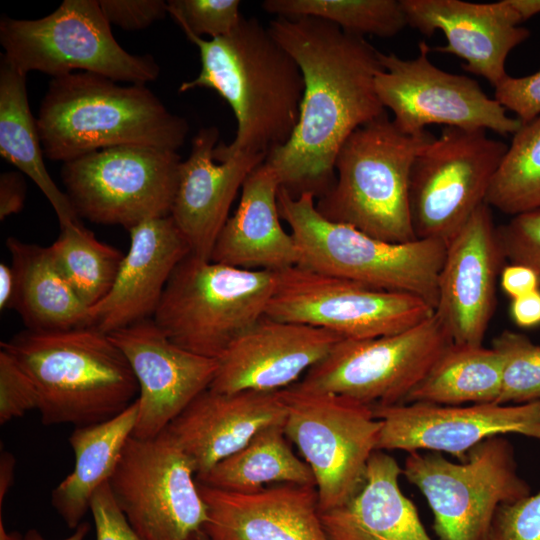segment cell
<instances>
[{
    "mask_svg": "<svg viewBox=\"0 0 540 540\" xmlns=\"http://www.w3.org/2000/svg\"><path fill=\"white\" fill-rule=\"evenodd\" d=\"M189 540H209L203 529L194 533Z\"/></svg>",
    "mask_w": 540,
    "mask_h": 540,
    "instance_id": "52",
    "label": "cell"
},
{
    "mask_svg": "<svg viewBox=\"0 0 540 540\" xmlns=\"http://www.w3.org/2000/svg\"><path fill=\"white\" fill-rule=\"evenodd\" d=\"M15 472V458L8 452H1L0 456V510H2L3 500L13 485Z\"/></svg>",
    "mask_w": 540,
    "mask_h": 540,
    "instance_id": "48",
    "label": "cell"
},
{
    "mask_svg": "<svg viewBox=\"0 0 540 540\" xmlns=\"http://www.w3.org/2000/svg\"><path fill=\"white\" fill-rule=\"evenodd\" d=\"M492 348L502 360V384L497 404L540 401V345L526 335L504 330Z\"/></svg>",
    "mask_w": 540,
    "mask_h": 540,
    "instance_id": "36",
    "label": "cell"
},
{
    "mask_svg": "<svg viewBox=\"0 0 540 540\" xmlns=\"http://www.w3.org/2000/svg\"><path fill=\"white\" fill-rule=\"evenodd\" d=\"M138 414L137 399L117 416L78 426L69 436L75 463L72 472L52 491L51 504L70 529L90 510L96 491L111 479Z\"/></svg>",
    "mask_w": 540,
    "mask_h": 540,
    "instance_id": "28",
    "label": "cell"
},
{
    "mask_svg": "<svg viewBox=\"0 0 540 540\" xmlns=\"http://www.w3.org/2000/svg\"><path fill=\"white\" fill-rule=\"evenodd\" d=\"M1 349L34 383L44 425L101 423L138 398L126 357L108 334L92 326L27 329L1 342Z\"/></svg>",
    "mask_w": 540,
    "mask_h": 540,
    "instance_id": "4",
    "label": "cell"
},
{
    "mask_svg": "<svg viewBox=\"0 0 540 540\" xmlns=\"http://www.w3.org/2000/svg\"><path fill=\"white\" fill-rule=\"evenodd\" d=\"M507 148L485 130L444 127L411 168L410 210L416 238L447 244L485 203Z\"/></svg>",
    "mask_w": 540,
    "mask_h": 540,
    "instance_id": "14",
    "label": "cell"
},
{
    "mask_svg": "<svg viewBox=\"0 0 540 540\" xmlns=\"http://www.w3.org/2000/svg\"><path fill=\"white\" fill-rule=\"evenodd\" d=\"M181 162L177 151L121 145L63 163L61 178L78 217L129 230L170 215Z\"/></svg>",
    "mask_w": 540,
    "mask_h": 540,
    "instance_id": "11",
    "label": "cell"
},
{
    "mask_svg": "<svg viewBox=\"0 0 540 540\" xmlns=\"http://www.w3.org/2000/svg\"><path fill=\"white\" fill-rule=\"evenodd\" d=\"M36 122L44 156L62 163L121 145L177 151L189 131L146 84L89 72L52 78Z\"/></svg>",
    "mask_w": 540,
    "mask_h": 540,
    "instance_id": "3",
    "label": "cell"
},
{
    "mask_svg": "<svg viewBox=\"0 0 540 540\" xmlns=\"http://www.w3.org/2000/svg\"><path fill=\"white\" fill-rule=\"evenodd\" d=\"M433 313L419 297L294 266L278 272L265 316L368 339L404 331Z\"/></svg>",
    "mask_w": 540,
    "mask_h": 540,
    "instance_id": "15",
    "label": "cell"
},
{
    "mask_svg": "<svg viewBox=\"0 0 540 540\" xmlns=\"http://www.w3.org/2000/svg\"><path fill=\"white\" fill-rule=\"evenodd\" d=\"M275 40L298 64L304 80L297 125L265 162L292 196L316 199L335 180V161L345 140L386 113L376 91L383 70L379 51L364 37L313 17L270 21Z\"/></svg>",
    "mask_w": 540,
    "mask_h": 540,
    "instance_id": "1",
    "label": "cell"
},
{
    "mask_svg": "<svg viewBox=\"0 0 540 540\" xmlns=\"http://www.w3.org/2000/svg\"><path fill=\"white\" fill-rule=\"evenodd\" d=\"M108 483L142 540H189L207 521L193 464L166 429L131 436Z\"/></svg>",
    "mask_w": 540,
    "mask_h": 540,
    "instance_id": "13",
    "label": "cell"
},
{
    "mask_svg": "<svg viewBox=\"0 0 540 540\" xmlns=\"http://www.w3.org/2000/svg\"><path fill=\"white\" fill-rule=\"evenodd\" d=\"M201 70L182 82L179 92L215 90L232 108L237 129L229 144L218 143L214 159L267 156L285 145L299 118L304 92L302 72L292 56L256 18H242L227 36L206 40L192 33Z\"/></svg>",
    "mask_w": 540,
    "mask_h": 540,
    "instance_id": "2",
    "label": "cell"
},
{
    "mask_svg": "<svg viewBox=\"0 0 540 540\" xmlns=\"http://www.w3.org/2000/svg\"><path fill=\"white\" fill-rule=\"evenodd\" d=\"M282 394L285 434L314 475L320 512L333 509L361 485L381 422L371 406L342 395L294 386Z\"/></svg>",
    "mask_w": 540,
    "mask_h": 540,
    "instance_id": "12",
    "label": "cell"
},
{
    "mask_svg": "<svg viewBox=\"0 0 540 540\" xmlns=\"http://www.w3.org/2000/svg\"><path fill=\"white\" fill-rule=\"evenodd\" d=\"M16 275L12 266L0 264V308H12L16 294Z\"/></svg>",
    "mask_w": 540,
    "mask_h": 540,
    "instance_id": "47",
    "label": "cell"
},
{
    "mask_svg": "<svg viewBox=\"0 0 540 540\" xmlns=\"http://www.w3.org/2000/svg\"><path fill=\"white\" fill-rule=\"evenodd\" d=\"M280 180L259 164L245 179L238 207L218 235L210 260L248 270L279 272L298 265L295 240L281 224Z\"/></svg>",
    "mask_w": 540,
    "mask_h": 540,
    "instance_id": "26",
    "label": "cell"
},
{
    "mask_svg": "<svg viewBox=\"0 0 540 540\" xmlns=\"http://www.w3.org/2000/svg\"><path fill=\"white\" fill-rule=\"evenodd\" d=\"M495 99L522 124L540 116V69L524 77L507 75L495 87Z\"/></svg>",
    "mask_w": 540,
    "mask_h": 540,
    "instance_id": "41",
    "label": "cell"
},
{
    "mask_svg": "<svg viewBox=\"0 0 540 540\" xmlns=\"http://www.w3.org/2000/svg\"><path fill=\"white\" fill-rule=\"evenodd\" d=\"M485 203L513 217L540 209V116L513 134Z\"/></svg>",
    "mask_w": 540,
    "mask_h": 540,
    "instance_id": "34",
    "label": "cell"
},
{
    "mask_svg": "<svg viewBox=\"0 0 540 540\" xmlns=\"http://www.w3.org/2000/svg\"><path fill=\"white\" fill-rule=\"evenodd\" d=\"M90 511L96 540H142L118 507L108 482L94 494Z\"/></svg>",
    "mask_w": 540,
    "mask_h": 540,
    "instance_id": "43",
    "label": "cell"
},
{
    "mask_svg": "<svg viewBox=\"0 0 540 540\" xmlns=\"http://www.w3.org/2000/svg\"><path fill=\"white\" fill-rule=\"evenodd\" d=\"M500 285L511 299H515L538 290L540 281L536 272L529 266L511 263L503 266L500 272Z\"/></svg>",
    "mask_w": 540,
    "mask_h": 540,
    "instance_id": "44",
    "label": "cell"
},
{
    "mask_svg": "<svg viewBox=\"0 0 540 540\" xmlns=\"http://www.w3.org/2000/svg\"><path fill=\"white\" fill-rule=\"evenodd\" d=\"M428 52L424 41L413 59L379 51L383 70L376 77V91L402 132L418 134L428 125L492 130L500 135L518 131L522 122L508 116L476 80L438 68Z\"/></svg>",
    "mask_w": 540,
    "mask_h": 540,
    "instance_id": "16",
    "label": "cell"
},
{
    "mask_svg": "<svg viewBox=\"0 0 540 540\" xmlns=\"http://www.w3.org/2000/svg\"><path fill=\"white\" fill-rule=\"evenodd\" d=\"M90 530V525L87 522H81L77 528L75 529L74 533L62 540H84L86 535L88 534ZM26 540H48L44 538L37 530L30 529L26 535Z\"/></svg>",
    "mask_w": 540,
    "mask_h": 540,
    "instance_id": "50",
    "label": "cell"
},
{
    "mask_svg": "<svg viewBox=\"0 0 540 540\" xmlns=\"http://www.w3.org/2000/svg\"><path fill=\"white\" fill-rule=\"evenodd\" d=\"M278 272L248 270L189 254L173 271L152 317L176 345L218 359L266 315Z\"/></svg>",
    "mask_w": 540,
    "mask_h": 540,
    "instance_id": "7",
    "label": "cell"
},
{
    "mask_svg": "<svg viewBox=\"0 0 540 540\" xmlns=\"http://www.w3.org/2000/svg\"><path fill=\"white\" fill-rule=\"evenodd\" d=\"M281 219L290 227L301 268L358 282L373 288L421 298L434 310L446 243L416 239L391 243L328 220L316 208L311 192L292 196L278 192Z\"/></svg>",
    "mask_w": 540,
    "mask_h": 540,
    "instance_id": "6",
    "label": "cell"
},
{
    "mask_svg": "<svg viewBox=\"0 0 540 540\" xmlns=\"http://www.w3.org/2000/svg\"><path fill=\"white\" fill-rule=\"evenodd\" d=\"M402 475L426 498L440 540H488L497 509L531 494L503 435L480 442L459 463L439 452H409Z\"/></svg>",
    "mask_w": 540,
    "mask_h": 540,
    "instance_id": "9",
    "label": "cell"
},
{
    "mask_svg": "<svg viewBox=\"0 0 540 540\" xmlns=\"http://www.w3.org/2000/svg\"><path fill=\"white\" fill-rule=\"evenodd\" d=\"M501 384L502 360L497 351L482 345L452 343L412 390L405 403H496Z\"/></svg>",
    "mask_w": 540,
    "mask_h": 540,
    "instance_id": "32",
    "label": "cell"
},
{
    "mask_svg": "<svg viewBox=\"0 0 540 540\" xmlns=\"http://www.w3.org/2000/svg\"><path fill=\"white\" fill-rule=\"evenodd\" d=\"M0 540H26V537L15 531L8 532L4 526L2 515H0Z\"/></svg>",
    "mask_w": 540,
    "mask_h": 540,
    "instance_id": "51",
    "label": "cell"
},
{
    "mask_svg": "<svg viewBox=\"0 0 540 540\" xmlns=\"http://www.w3.org/2000/svg\"><path fill=\"white\" fill-rule=\"evenodd\" d=\"M285 415L282 390L224 393L208 388L166 430L199 476L244 447L260 430L284 422Z\"/></svg>",
    "mask_w": 540,
    "mask_h": 540,
    "instance_id": "25",
    "label": "cell"
},
{
    "mask_svg": "<svg viewBox=\"0 0 540 540\" xmlns=\"http://www.w3.org/2000/svg\"><path fill=\"white\" fill-rule=\"evenodd\" d=\"M262 8L277 17L319 18L362 37H393L408 25L400 0H265Z\"/></svg>",
    "mask_w": 540,
    "mask_h": 540,
    "instance_id": "35",
    "label": "cell"
},
{
    "mask_svg": "<svg viewBox=\"0 0 540 540\" xmlns=\"http://www.w3.org/2000/svg\"><path fill=\"white\" fill-rule=\"evenodd\" d=\"M341 339L326 329L264 316L217 359L209 389L224 393L284 390Z\"/></svg>",
    "mask_w": 540,
    "mask_h": 540,
    "instance_id": "20",
    "label": "cell"
},
{
    "mask_svg": "<svg viewBox=\"0 0 540 540\" xmlns=\"http://www.w3.org/2000/svg\"><path fill=\"white\" fill-rule=\"evenodd\" d=\"M488 540H540V490L501 505L494 516Z\"/></svg>",
    "mask_w": 540,
    "mask_h": 540,
    "instance_id": "40",
    "label": "cell"
},
{
    "mask_svg": "<svg viewBox=\"0 0 540 540\" xmlns=\"http://www.w3.org/2000/svg\"><path fill=\"white\" fill-rule=\"evenodd\" d=\"M402 468L394 457L376 450L363 481L343 504L320 512L329 540H433L413 502L402 492Z\"/></svg>",
    "mask_w": 540,
    "mask_h": 540,
    "instance_id": "27",
    "label": "cell"
},
{
    "mask_svg": "<svg viewBox=\"0 0 540 540\" xmlns=\"http://www.w3.org/2000/svg\"><path fill=\"white\" fill-rule=\"evenodd\" d=\"M128 231L129 249L111 290L88 310L87 326L106 334L151 319L173 271L191 253L170 215Z\"/></svg>",
    "mask_w": 540,
    "mask_h": 540,
    "instance_id": "23",
    "label": "cell"
},
{
    "mask_svg": "<svg viewBox=\"0 0 540 540\" xmlns=\"http://www.w3.org/2000/svg\"><path fill=\"white\" fill-rule=\"evenodd\" d=\"M100 8L111 24L124 30H141L168 14L162 0H100Z\"/></svg>",
    "mask_w": 540,
    "mask_h": 540,
    "instance_id": "42",
    "label": "cell"
},
{
    "mask_svg": "<svg viewBox=\"0 0 540 540\" xmlns=\"http://www.w3.org/2000/svg\"><path fill=\"white\" fill-rule=\"evenodd\" d=\"M197 483L209 540H329L314 486L283 483L238 493Z\"/></svg>",
    "mask_w": 540,
    "mask_h": 540,
    "instance_id": "24",
    "label": "cell"
},
{
    "mask_svg": "<svg viewBox=\"0 0 540 540\" xmlns=\"http://www.w3.org/2000/svg\"><path fill=\"white\" fill-rule=\"evenodd\" d=\"M38 394L29 375L7 351L0 350V424L38 409Z\"/></svg>",
    "mask_w": 540,
    "mask_h": 540,
    "instance_id": "39",
    "label": "cell"
},
{
    "mask_svg": "<svg viewBox=\"0 0 540 540\" xmlns=\"http://www.w3.org/2000/svg\"><path fill=\"white\" fill-rule=\"evenodd\" d=\"M511 316L522 328H531L540 324V289L512 299Z\"/></svg>",
    "mask_w": 540,
    "mask_h": 540,
    "instance_id": "46",
    "label": "cell"
},
{
    "mask_svg": "<svg viewBox=\"0 0 540 540\" xmlns=\"http://www.w3.org/2000/svg\"><path fill=\"white\" fill-rule=\"evenodd\" d=\"M0 43L6 60L26 74L55 78L77 71L147 84L160 71L150 55H133L119 45L96 0H65L40 19L3 16Z\"/></svg>",
    "mask_w": 540,
    "mask_h": 540,
    "instance_id": "8",
    "label": "cell"
},
{
    "mask_svg": "<svg viewBox=\"0 0 540 540\" xmlns=\"http://www.w3.org/2000/svg\"><path fill=\"white\" fill-rule=\"evenodd\" d=\"M522 22L540 13V0H510Z\"/></svg>",
    "mask_w": 540,
    "mask_h": 540,
    "instance_id": "49",
    "label": "cell"
},
{
    "mask_svg": "<svg viewBox=\"0 0 540 540\" xmlns=\"http://www.w3.org/2000/svg\"><path fill=\"white\" fill-rule=\"evenodd\" d=\"M381 422L377 450L445 452L464 460L480 442L520 434L540 440V401L438 405L412 402L373 407Z\"/></svg>",
    "mask_w": 540,
    "mask_h": 540,
    "instance_id": "17",
    "label": "cell"
},
{
    "mask_svg": "<svg viewBox=\"0 0 540 540\" xmlns=\"http://www.w3.org/2000/svg\"><path fill=\"white\" fill-rule=\"evenodd\" d=\"M434 139L428 130L402 132L387 112L360 126L341 146L334 183L316 199L317 210L330 221L383 241L416 240L410 173L416 156Z\"/></svg>",
    "mask_w": 540,
    "mask_h": 540,
    "instance_id": "5",
    "label": "cell"
},
{
    "mask_svg": "<svg viewBox=\"0 0 540 540\" xmlns=\"http://www.w3.org/2000/svg\"><path fill=\"white\" fill-rule=\"evenodd\" d=\"M497 236L505 259L529 266L540 281V209L512 217Z\"/></svg>",
    "mask_w": 540,
    "mask_h": 540,
    "instance_id": "38",
    "label": "cell"
},
{
    "mask_svg": "<svg viewBox=\"0 0 540 540\" xmlns=\"http://www.w3.org/2000/svg\"><path fill=\"white\" fill-rule=\"evenodd\" d=\"M126 357L136 378L138 414L133 435L157 436L203 391L218 360L189 352L173 343L153 319L108 334Z\"/></svg>",
    "mask_w": 540,
    "mask_h": 540,
    "instance_id": "18",
    "label": "cell"
},
{
    "mask_svg": "<svg viewBox=\"0 0 540 540\" xmlns=\"http://www.w3.org/2000/svg\"><path fill=\"white\" fill-rule=\"evenodd\" d=\"M502 249L483 203L447 243L434 314L455 344L482 345L496 305Z\"/></svg>",
    "mask_w": 540,
    "mask_h": 540,
    "instance_id": "19",
    "label": "cell"
},
{
    "mask_svg": "<svg viewBox=\"0 0 540 540\" xmlns=\"http://www.w3.org/2000/svg\"><path fill=\"white\" fill-rule=\"evenodd\" d=\"M26 73L1 55L0 61V154L27 175L52 205L60 228L79 223L66 193L50 177L27 96Z\"/></svg>",
    "mask_w": 540,
    "mask_h": 540,
    "instance_id": "30",
    "label": "cell"
},
{
    "mask_svg": "<svg viewBox=\"0 0 540 540\" xmlns=\"http://www.w3.org/2000/svg\"><path fill=\"white\" fill-rule=\"evenodd\" d=\"M407 24L426 36L436 30L447 43L435 48L466 61L463 68L486 79L494 88L508 75L509 53L530 32L510 0L473 3L461 0H400Z\"/></svg>",
    "mask_w": 540,
    "mask_h": 540,
    "instance_id": "21",
    "label": "cell"
},
{
    "mask_svg": "<svg viewBox=\"0 0 540 540\" xmlns=\"http://www.w3.org/2000/svg\"><path fill=\"white\" fill-rule=\"evenodd\" d=\"M60 270L81 299L91 308L103 300L117 277L124 254L99 241L80 223L61 228L48 246Z\"/></svg>",
    "mask_w": 540,
    "mask_h": 540,
    "instance_id": "33",
    "label": "cell"
},
{
    "mask_svg": "<svg viewBox=\"0 0 540 540\" xmlns=\"http://www.w3.org/2000/svg\"><path fill=\"white\" fill-rule=\"evenodd\" d=\"M239 0H170L168 14L184 33L211 39L232 33L242 20Z\"/></svg>",
    "mask_w": 540,
    "mask_h": 540,
    "instance_id": "37",
    "label": "cell"
},
{
    "mask_svg": "<svg viewBox=\"0 0 540 540\" xmlns=\"http://www.w3.org/2000/svg\"><path fill=\"white\" fill-rule=\"evenodd\" d=\"M6 246L16 275L12 308L30 330H65L87 326L89 308L78 297L49 247L9 237Z\"/></svg>",
    "mask_w": 540,
    "mask_h": 540,
    "instance_id": "29",
    "label": "cell"
},
{
    "mask_svg": "<svg viewBox=\"0 0 540 540\" xmlns=\"http://www.w3.org/2000/svg\"><path fill=\"white\" fill-rule=\"evenodd\" d=\"M452 343L433 313L395 334L339 340L292 386L342 395L372 408L404 404Z\"/></svg>",
    "mask_w": 540,
    "mask_h": 540,
    "instance_id": "10",
    "label": "cell"
},
{
    "mask_svg": "<svg viewBox=\"0 0 540 540\" xmlns=\"http://www.w3.org/2000/svg\"><path fill=\"white\" fill-rule=\"evenodd\" d=\"M284 422L260 430L244 447L196 476L197 482L219 490L251 493L275 484L315 487L308 464L291 449Z\"/></svg>",
    "mask_w": 540,
    "mask_h": 540,
    "instance_id": "31",
    "label": "cell"
},
{
    "mask_svg": "<svg viewBox=\"0 0 540 540\" xmlns=\"http://www.w3.org/2000/svg\"><path fill=\"white\" fill-rule=\"evenodd\" d=\"M26 196V184L21 173L8 171L0 175V219L19 213Z\"/></svg>",
    "mask_w": 540,
    "mask_h": 540,
    "instance_id": "45",
    "label": "cell"
},
{
    "mask_svg": "<svg viewBox=\"0 0 540 540\" xmlns=\"http://www.w3.org/2000/svg\"><path fill=\"white\" fill-rule=\"evenodd\" d=\"M215 126L205 127L192 139L189 157L179 168L170 216L189 245L191 254L210 260L219 233L239 190L262 155L240 154L223 162L214 159L219 141Z\"/></svg>",
    "mask_w": 540,
    "mask_h": 540,
    "instance_id": "22",
    "label": "cell"
}]
</instances>
